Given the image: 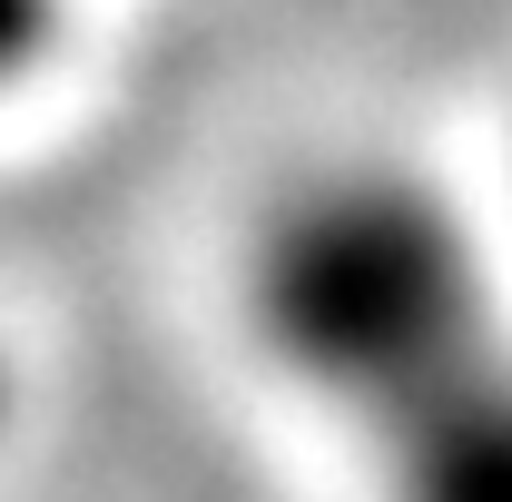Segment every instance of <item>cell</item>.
<instances>
[{
	"mask_svg": "<svg viewBox=\"0 0 512 502\" xmlns=\"http://www.w3.org/2000/svg\"><path fill=\"white\" fill-rule=\"evenodd\" d=\"M375 502H512V355L453 384L434 414L355 453Z\"/></svg>",
	"mask_w": 512,
	"mask_h": 502,
	"instance_id": "cell-1",
	"label": "cell"
},
{
	"mask_svg": "<svg viewBox=\"0 0 512 502\" xmlns=\"http://www.w3.org/2000/svg\"><path fill=\"white\" fill-rule=\"evenodd\" d=\"M40 40H50V0H0V89L40 60Z\"/></svg>",
	"mask_w": 512,
	"mask_h": 502,
	"instance_id": "cell-2",
	"label": "cell"
}]
</instances>
